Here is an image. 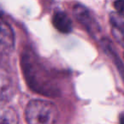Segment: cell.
Masks as SVG:
<instances>
[{"instance_id":"1","label":"cell","mask_w":124,"mask_h":124,"mask_svg":"<svg viewBox=\"0 0 124 124\" xmlns=\"http://www.w3.org/2000/svg\"><path fill=\"white\" fill-rule=\"evenodd\" d=\"M21 66L25 78L31 90L48 97L60 94V90L48 73L31 53L22 54Z\"/></svg>"},{"instance_id":"2","label":"cell","mask_w":124,"mask_h":124,"mask_svg":"<svg viewBox=\"0 0 124 124\" xmlns=\"http://www.w3.org/2000/svg\"><path fill=\"white\" fill-rule=\"evenodd\" d=\"M58 116L56 105L46 100H31L26 108V119L28 124H55Z\"/></svg>"},{"instance_id":"3","label":"cell","mask_w":124,"mask_h":124,"mask_svg":"<svg viewBox=\"0 0 124 124\" xmlns=\"http://www.w3.org/2000/svg\"><path fill=\"white\" fill-rule=\"evenodd\" d=\"M73 14L77 20L79 21V22L86 28L90 34L96 36L100 33V26L86 7L81 4H76L73 8Z\"/></svg>"},{"instance_id":"4","label":"cell","mask_w":124,"mask_h":124,"mask_svg":"<svg viewBox=\"0 0 124 124\" xmlns=\"http://www.w3.org/2000/svg\"><path fill=\"white\" fill-rule=\"evenodd\" d=\"M15 45V36L10 26L0 17V53L11 51Z\"/></svg>"},{"instance_id":"5","label":"cell","mask_w":124,"mask_h":124,"mask_svg":"<svg viewBox=\"0 0 124 124\" xmlns=\"http://www.w3.org/2000/svg\"><path fill=\"white\" fill-rule=\"evenodd\" d=\"M53 25L60 32L70 33L72 30V23L66 14L63 12H56L52 18Z\"/></svg>"},{"instance_id":"6","label":"cell","mask_w":124,"mask_h":124,"mask_svg":"<svg viewBox=\"0 0 124 124\" xmlns=\"http://www.w3.org/2000/svg\"><path fill=\"white\" fill-rule=\"evenodd\" d=\"M101 44L104 48V51H105V53H106V54L111 59L113 63L117 67V70L119 71V73L121 74V76L124 78V65L122 64V60H120L118 55L116 54V51H115V49H114L109 39H107V38H103V39L101 40Z\"/></svg>"},{"instance_id":"7","label":"cell","mask_w":124,"mask_h":124,"mask_svg":"<svg viewBox=\"0 0 124 124\" xmlns=\"http://www.w3.org/2000/svg\"><path fill=\"white\" fill-rule=\"evenodd\" d=\"M14 88L9 77L0 74V105L7 102L12 97Z\"/></svg>"},{"instance_id":"8","label":"cell","mask_w":124,"mask_h":124,"mask_svg":"<svg viewBox=\"0 0 124 124\" xmlns=\"http://www.w3.org/2000/svg\"><path fill=\"white\" fill-rule=\"evenodd\" d=\"M19 116L16 110L9 106H0V124H18Z\"/></svg>"},{"instance_id":"9","label":"cell","mask_w":124,"mask_h":124,"mask_svg":"<svg viewBox=\"0 0 124 124\" xmlns=\"http://www.w3.org/2000/svg\"><path fill=\"white\" fill-rule=\"evenodd\" d=\"M110 23H111L113 29L124 33V15L119 13H112L110 14Z\"/></svg>"},{"instance_id":"10","label":"cell","mask_w":124,"mask_h":124,"mask_svg":"<svg viewBox=\"0 0 124 124\" xmlns=\"http://www.w3.org/2000/svg\"><path fill=\"white\" fill-rule=\"evenodd\" d=\"M113 5L117 13L124 15V0H116Z\"/></svg>"},{"instance_id":"11","label":"cell","mask_w":124,"mask_h":124,"mask_svg":"<svg viewBox=\"0 0 124 124\" xmlns=\"http://www.w3.org/2000/svg\"><path fill=\"white\" fill-rule=\"evenodd\" d=\"M112 33H113L114 38L116 39V41L124 48V33L120 32L115 29H112Z\"/></svg>"},{"instance_id":"12","label":"cell","mask_w":124,"mask_h":124,"mask_svg":"<svg viewBox=\"0 0 124 124\" xmlns=\"http://www.w3.org/2000/svg\"><path fill=\"white\" fill-rule=\"evenodd\" d=\"M119 122H120V124H124V113H122L120 115Z\"/></svg>"}]
</instances>
